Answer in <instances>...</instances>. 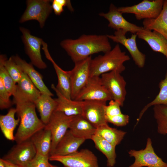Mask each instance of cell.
<instances>
[{
    "label": "cell",
    "instance_id": "cell-14",
    "mask_svg": "<svg viewBox=\"0 0 167 167\" xmlns=\"http://www.w3.org/2000/svg\"><path fill=\"white\" fill-rule=\"evenodd\" d=\"M126 33L122 30L115 31L113 35H107L109 38L117 44L124 46L130 54L135 64L139 68H143L145 65L146 55L139 49L136 42V34H132L130 38H127Z\"/></svg>",
    "mask_w": 167,
    "mask_h": 167
},
{
    "label": "cell",
    "instance_id": "cell-13",
    "mask_svg": "<svg viewBox=\"0 0 167 167\" xmlns=\"http://www.w3.org/2000/svg\"><path fill=\"white\" fill-rule=\"evenodd\" d=\"M36 153L35 147L30 139L17 143L2 159L19 167H24L34 158Z\"/></svg>",
    "mask_w": 167,
    "mask_h": 167
},
{
    "label": "cell",
    "instance_id": "cell-2",
    "mask_svg": "<svg viewBox=\"0 0 167 167\" xmlns=\"http://www.w3.org/2000/svg\"><path fill=\"white\" fill-rule=\"evenodd\" d=\"M13 103L16 105V113L20 119L15 135V141L19 143L30 139L35 134L44 128L45 125L38 117L34 103L18 101Z\"/></svg>",
    "mask_w": 167,
    "mask_h": 167
},
{
    "label": "cell",
    "instance_id": "cell-26",
    "mask_svg": "<svg viewBox=\"0 0 167 167\" xmlns=\"http://www.w3.org/2000/svg\"><path fill=\"white\" fill-rule=\"evenodd\" d=\"M16 113L15 108H12L9 109L6 114L0 116L1 130L5 137L11 141L15 140L14 131L20 121L18 117L17 119L15 118V115Z\"/></svg>",
    "mask_w": 167,
    "mask_h": 167
},
{
    "label": "cell",
    "instance_id": "cell-19",
    "mask_svg": "<svg viewBox=\"0 0 167 167\" xmlns=\"http://www.w3.org/2000/svg\"><path fill=\"white\" fill-rule=\"evenodd\" d=\"M136 34L138 38L146 42L153 51L162 54L167 58V39L162 35L143 28Z\"/></svg>",
    "mask_w": 167,
    "mask_h": 167
},
{
    "label": "cell",
    "instance_id": "cell-5",
    "mask_svg": "<svg viewBox=\"0 0 167 167\" xmlns=\"http://www.w3.org/2000/svg\"><path fill=\"white\" fill-rule=\"evenodd\" d=\"M92 56L75 63L71 71H67L71 80V98L74 100L84 88L90 77V66Z\"/></svg>",
    "mask_w": 167,
    "mask_h": 167
},
{
    "label": "cell",
    "instance_id": "cell-23",
    "mask_svg": "<svg viewBox=\"0 0 167 167\" xmlns=\"http://www.w3.org/2000/svg\"><path fill=\"white\" fill-rule=\"evenodd\" d=\"M37 154L49 156L52 146V136L50 130L45 127L33 135L30 139Z\"/></svg>",
    "mask_w": 167,
    "mask_h": 167
},
{
    "label": "cell",
    "instance_id": "cell-31",
    "mask_svg": "<svg viewBox=\"0 0 167 167\" xmlns=\"http://www.w3.org/2000/svg\"><path fill=\"white\" fill-rule=\"evenodd\" d=\"M153 110L158 132L167 135V105H155L154 106Z\"/></svg>",
    "mask_w": 167,
    "mask_h": 167
},
{
    "label": "cell",
    "instance_id": "cell-20",
    "mask_svg": "<svg viewBox=\"0 0 167 167\" xmlns=\"http://www.w3.org/2000/svg\"><path fill=\"white\" fill-rule=\"evenodd\" d=\"M69 129L75 136L86 140L92 139L96 128L80 115L73 116Z\"/></svg>",
    "mask_w": 167,
    "mask_h": 167
},
{
    "label": "cell",
    "instance_id": "cell-35",
    "mask_svg": "<svg viewBox=\"0 0 167 167\" xmlns=\"http://www.w3.org/2000/svg\"><path fill=\"white\" fill-rule=\"evenodd\" d=\"M11 96L0 80V108L1 109H8L11 106L12 103L10 99Z\"/></svg>",
    "mask_w": 167,
    "mask_h": 167
},
{
    "label": "cell",
    "instance_id": "cell-33",
    "mask_svg": "<svg viewBox=\"0 0 167 167\" xmlns=\"http://www.w3.org/2000/svg\"><path fill=\"white\" fill-rule=\"evenodd\" d=\"M0 80L11 96L15 95L16 84L9 74L2 63L0 62Z\"/></svg>",
    "mask_w": 167,
    "mask_h": 167
},
{
    "label": "cell",
    "instance_id": "cell-34",
    "mask_svg": "<svg viewBox=\"0 0 167 167\" xmlns=\"http://www.w3.org/2000/svg\"><path fill=\"white\" fill-rule=\"evenodd\" d=\"M52 9L57 15H60L63 11L64 6H66L71 11H74L70 0H53L52 1Z\"/></svg>",
    "mask_w": 167,
    "mask_h": 167
},
{
    "label": "cell",
    "instance_id": "cell-36",
    "mask_svg": "<svg viewBox=\"0 0 167 167\" xmlns=\"http://www.w3.org/2000/svg\"><path fill=\"white\" fill-rule=\"evenodd\" d=\"M107 122L110 123L118 126H123L129 122V116L122 113L113 116H105Z\"/></svg>",
    "mask_w": 167,
    "mask_h": 167
},
{
    "label": "cell",
    "instance_id": "cell-10",
    "mask_svg": "<svg viewBox=\"0 0 167 167\" xmlns=\"http://www.w3.org/2000/svg\"><path fill=\"white\" fill-rule=\"evenodd\" d=\"M19 29L22 33V39L26 53L31 63L39 69H46L47 66L42 59L41 52V47L44 41L41 38L32 35L27 28L20 27Z\"/></svg>",
    "mask_w": 167,
    "mask_h": 167
},
{
    "label": "cell",
    "instance_id": "cell-17",
    "mask_svg": "<svg viewBox=\"0 0 167 167\" xmlns=\"http://www.w3.org/2000/svg\"><path fill=\"white\" fill-rule=\"evenodd\" d=\"M41 94L28 75L22 71L21 78L16 84L13 102L22 101L34 103Z\"/></svg>",
    "mask_w": 167,
    "mask_h": 167
},
{
    "label": "cell",
    "instance_id": "cell-30",
    "mask_svg": "<svg viewBox=\"0 0 167 167\" xmlns=\"http://www.w3.org/2000/svg\"><path fill=\"white\" fill-rule=\"evenodd\" d=\"M159 93L155 98L143 108L141 111L137 119V125L147 109L150 107L157 105H167V70L164 79L161 80L159 83Z\"/></svg>",
    "mask_w": 167,
    "mask_h": 167
},
{
    "label": "cell",
    "instance_id": "cell-7",
    "mask_svg": "<svg viewBox=\"0 0 167 167\" xmlns=\"http://www.w3.org/2000/svg\"><path fill=\"white\" fill-rule=\"evenodd\" d=\"M51 2L52 0H27L26 9L19 22L23 23L30 20H36L38 22L40 27L42 28L53 10Z\"/></svg>",
    "mask_w": 167,
    "mask_h": 167
},
{
    "label": "cell",
    "instance_id": "cell-9",
    "mask_svg": "<svg viewBox=\"0 0 167 167\" xmlns=\"http://www.w3.org/2000/svg\"><path fill=\"white\" fill-rule=\"evenodd\" d=\"M101 83L111 95L113 100L122 106L126 92V82L121 73L113 71L101 75Z\"/></svg>",
    "mask_w": 167,
    "mask_h": 167
},
{
    "label": "cell",
    "instance_id": "cell-16",
    "mask_svg": "<svg viewBox=\"0 0 167 167\" xmlns=\"http://www.w3.org/2000/svg\"><path fill=\"white\" fill-rule=\"evenodd\" d=\"M82 115L96 128L106 123L105 108L106 102L96 100L80 101Z\"/></svg>",
    "mask_w": 167,
    "mask_h": 167
},
{
    "label": "cell",
    "instance_id": "cell-40",
    "mask_svg": "<svg viewBox=\"0 0 167 167\" xmlns=\"http://www.w3.org/2000/svg\"><path fill=\"white\" fill-rule=\"evenodd\" d=\"M0 167H5L1 158L0 159Z\"/></svg>",
    "mask_w": 167,
    "mask_h": 167
},
{
    "label": "cell",
    "instance_id": "cell-11",
    "mask_svg": "<svg viewBox=\"0 0 167 167\" xmlns=\"http://www.w3.org/2000/svg\"><path fill=\"white\" fill-rule=\"evenodd\" d=\"M113 100L109 92L102 85L100 76L90 77L86 85L75 101L96 100L107 102Z\"/></svg>",
    "mask_w": 167,
    "mask_h": 167
},
{
    "label": "cell",
    "instance_id": "cell-22",
    "mask_svg": "<svg viewBox=\"0 0 167 167\" xmlns=\"http://www.w3.org/2000/svg\"><path fill=\"white\" fill-rule=\"evenodd\" d=\"M51 87L57 96V98L55 99L57 104L55 110L61 112L68 116L82 115L80 101L67 98L59 92L53 84L51 85Z\"/></svg>",
    "mask_w": 167,
    "mask_h": 167
},
{
    "label": "cell",
    "instance_id": "cell-37",
    "mask_svg": "<svg viewBox=\"0 0 167 167\" xmlns=\"http://www.w3.org/2000/svg\"><path fill=\"white\" fill-rule=\"evenodd\" d=\"M49 156L38 154L24 167H49Z\"/></svg>",
    "mask_w": 167,
    "mask_h": 167
},
{
    "label": "cell",
    "instance_id": "cell-12",
    "mask_svg": "<svg viewBox=\"0 0 167 167\" xmlns=\"http://www.w3.org/2000/svg\"><path fill=\"white\" fill-rule=\"evenodd\" d=\"M73 116H68L63 113L55 110L52 115L45 127L51 131L52 146L50 155L52 154L57 144L69 129Z\"/></svg>",
    "mask_w": 167,
    "mask_h": 167
},
{
    "label": "cell",
    "instance_id": "cell-18",
    "mask_svg": "<svg viewBox=\"0 0 167 167\" xmlns=\"http://www.w3.org/2000/svg\"><path fill=\"white\" fill-rule=\"evenodd\" d=\"M12 57L21 70L28 75L41 93L54 96L45 84L41 75L35 69L31 63H28L17 55Z\"/></svg>",
    "mask_w": 167,
    "mask_h": 167
},
{
    "label": "cell",
    "instance_id": "cell-15",
    "mask_svg": "<svg viewBox=\"0 0 167 167\" xmlns=\"http://www.w3.org/2000/svg\"><path fill=\"white\" fill-rule=\"evenodd\" d=\"M122 14L118 8L111 3L108 12L100 13L99 15L108 21L109 27L116 31L122 30L126 33L129 32L135 34L143 29V27L138 26L129 22L124 18Z\"/></svg>",
    "mask_w": 167,
    "mask_h": 167
},
{
    "label": "cell",
    "instance_id": "cell-41",
    "mask_svg": "<svg viewBox=\"0 0 167 167\" xmlns=\"http://www.w3.org/2000/svg\"><path fill=\"white\" fill-rule=\"evenodd\" d=\"M49 167H59L56 165H53L50 163L49 164Z\"/></svg>",
    "mask_w": 167,
    "mask_h": 167
},
{
    "label": "cell",
    "instance_id": "cell-8",
    "mask_svg": "<svg viewBox=\"0 0 167 167\" xmlns=\"http://www.w3.org/2000/svg\"><path fill=\"white\" fill-rule=\"evenodd\" d=\"M151 138L147 139L145 148L139 150L131 149L128 152L131 157L135 161L129 167H167L164 162L155 152Z\"/></svg>",
    "mask_w": 167,
    "mask_h": 167
},
{
    "label": "cell",
    "instance_id": "cell-1",
    "mask_svg": "<svg viewBox=\"0 0 167 167\" xmlns=\"http://www.w3.org/2000/svg\"><path fill=\"white\" fill-rule=\"evenodd\" d=\"M60 44L74 63L92 54L101 52L105 53L112 49L107 35L84 34L75 39L64 40Z\"/></svg>",
    "mask_w": 167,
    "mask_h": 167
},
{
    "label": "cell",
    "instance_id": "cell-21",
    "mask_svg": "<svg viewBox=\"0 0 167 167\" xmlns=\"http://www.w3.org/2000/svg\"><path fill=\"white\" fill-rule=\"evenodd\" d=\"M85 140L75 136L68 130L51 155L65 156L74 153Z\"/></svg>",
    "mask_w": 167,
    "mask_h": 167
},
{
    "label": "cell",
    "instance_id": "cell-25",
    "mask_svg": "<svg viewBox=\"0 0 167 167\" xmlns=\"http://www.w3.org/2000/svg\"><path fill=\"white\" fill-rule=\"evenodd\" d=\"M143 28L155 31L167 39V0H165L161 12L155 19H144L142 23Z\"/></svg>",
    "mask_w": 167,
    "mask_h": 167
},
{
    "label": "cell",
    "instance_id": "cell-3",
    "mask_svg": "<svg viewBox=\"0 0 167 167\" xmlns=\"http://www.w3.org/2000/svg\"><path fill=\"white\" fill-rule=\"evenodd\" d=\"M130 59L124 51H122L117 44L110 51L99 55L91 60L90 77L100 76L102 74L113 71L121 73L125 70L124 63Z\"/></svg>",
    "mask_w": 167,
    "mask_h": 167
},
{
    "label": "cell",
    "instance_id": "cell-29",
    "mask_svg": "<svg viewBox=\"0 0 167 167\" xmlns=\"http://www.w3.org/2000/svg\"><path fill=\"white\" fill-rule=\"evenodd\" d=\"M91 140L94 142L96 148L106 157L107 166L108 167L114 166L116 163V147L96 134L93 136Z\"/></svg>",
    "mask_w": 167,
    "mask_h": 167
},
{
    "label": "cell",
    "instance_id": "cell-24",
    "mask_svg": "<svg viewBox=\"0 0 167 167\" xmlns=\"http://www.w3.org/2000/svg\"><path fill=\"white\" fill-rule=\"evenodd\" d=\"M34 103L39 113L40 119L46 125L56 110L57 105L56 101L49 95L41 93Z\"/></svg>",
    "mask_w": 167,
    "mask_h": 167
},
{
    "label": "cell",
    "instance_id": "cell-28",
    "mask_svg": "<svg viewBox=\"0 0 167 167\" xmlns=\"http://www.w3.org/2000/svg\"><path fill=\"white\" fill-rule=\"evenodd\" d=\"M126 134V132L110 127L106 123L97 127L95 134L101 137L116 147L120 143Z\"/></svg>",
    "mask_w": 167,
    "mask_h": 167
},
{
    "label": "cell",
    "instance_id": "cell-39",
    "mask_svg": "<svg viewBox=\"0 0 167 167\" xmlns=\"http://www.w3.org/2000/svg\"><path fill=\"white\" fill-rule=\"evenodd\" d=\"M5 167H19L10 161L1 158Z\"/></svg>",
    "mask_w": 167,
    "mask_h": 167
},
{
    "label": "cell",
    "instance_id": "cell-6",
    "mask_svg": "<svg viewBox=\"0 0 167 167\" xmlns=\"http://www.w3.org/2000/svg\"><path fill=\"white\" fill-rule=\"evenodd\" d=\"M164 0H144L132 6H122L118 8L122 14H132L138 20L155 19L160 15L162 10Z\"/></svg>",
    "mask_w": 167,
    "mask_h": 167
},
{
    "label": "cell",
    "instance_id": "cell-27",
    "mask_svg": "<svg viewBox=\"0 0 167 167\" xmlns=\"http://www.w3.org/2000/svg\"><path fill=\"white\" fill-rule=\"evenodd\" d=\"M53 64L58 78L56 88L65 97L71 98V87L70 77L67 71L63 70L54 62L50 55L47 58Z\"/></svg>",
    "mask_w": 167,
    "mask_h": 167
},
{
    "label": "cell",
    "instance_id": "cell-4",
    "mask_svg": "<svg viewBox=\"0 0 167 167\" xmlns=\"http://www.w3.org/2000/svg\"><path fill=\"white\" fill-rule=\"evenodd\" d=\"M49 160L59 162L65 167H99L96 156L87 149L65 156L52 155Z\"/></svg>",
    "mask_w": 167,
    "mask_h": 167
},
{
    "label": "cell",
    "instance_id": "cell-38",
    "mask_svg": "<svg viewBox=\"0 0 167 167\" xmlns=\"http://www.w3.org/2000/svg\"><path fill=\"white\" fill-rule=\"evenodd\" d=\"M120 107V104L114 100L109 101V105L105 107V116H113L121 114Z\"/></svg>",
    "mask_w": 167,
    "mask_h": 167
},
{
    "label": "cell",
    "instance_id": "cell-32",
    "mask_svg": "<svg viewBox=\"0 0 167 167\" xmlns=\"http://www.w3.org/2000/svg\"><path fill=\"white\" fill-rule=\"evenodd\" d=\"M0 62L2 63L15 82L17 84L21 78L22 71L16 63L12 56L7 59L5 55H0Z\"/></svg>",
    "mask_w": 167,
    "mask_h": 167
}]
</instances>
